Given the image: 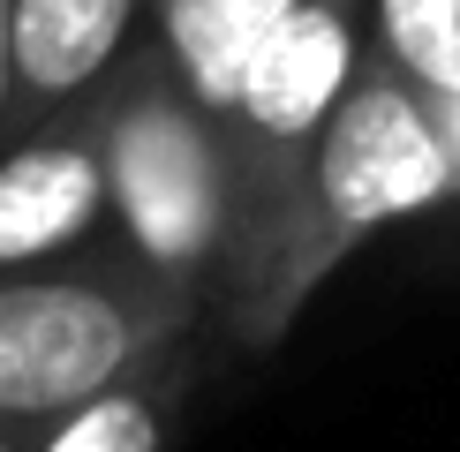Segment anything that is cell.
I'll use <instances>...</instances> for the list:
<instances>
[{
    "mask_svg": "<svg viewBox=\"0 0 460 452\" xmlns=\"http://www.w3.org/2000/svg\"><path fill=\"white\" fill-rule=\"evenodd\" d=\"M99 151L113 188V226L159 279L197 294L219 317L226 272H234V159H226L219 113L189 99V83L166 61L159 30L128 46L99 91Z\"/></svg>",
    "mask_w": 460,
    "mask_h": 452,
    "instance_id": "cell-3",
    "label": "cell"
},
{
    "mask_svg": "<svg viewBox=\"0 0 460 452\" xmlns=\"http://www.w3.org/2000/svg\"><path fill=\"white\" fill-rule=\"evenodd\" d=\"M121 241L99 151V99L15 121L0 143V279Z\"/></svg>",
    "mask_w": 460,
    "mask_h": 452,
    "instance_id": "cell-5",
    "label": "cell"
},
{
    "mask_svg": "<svg viewBox=\"0 0 460 452\" xmlns=\"http://www.w3.org/2000/svg\"><path fill=\"white\" fill-rule=\"evenodd\" d=\"M438 106V128H446V151H453V166H460V99H430Z\"/></svg>",
    "mask_w": 460,
    "mask_h": 452,
    "instance_id": "cell-11",
    "label": "cell"
},
{
    "mask_svg": "<svg viewBox=\"0 0 460 452\" xmlns=\"http://www.w3.org/2000/svg\"><path fill=\"white\" fill-rule=\"evenodd\" d=\"M15 128V0H0V143Z\"/></svg>",
    "mask_w": 460,
    "mask_h": 452,
    "instance_id": "cell-10",
    "label": "cell"
},
{
    "mask_svg": "<svg viewBox=\"0 0 460 452\" xmlns=\"http://www.w3.org/2000/svg\"><path fill=\"white\" fill-rule=\"evenodd\" d=\"M204 332L159 347L151 362H137L128 377H113L106 392H91L84 407L53 414L46 430L23 445V452H166L181 430V407L204 377V354H197Z\"/></svg>",
    "mask_w": 460,
    "mask_h": 452,
    "instance_id": "cell-7",
    "label": "cell"
},
{
    "mask_svg": "<svg viewBox=\"0 0 460 452\" xmlns=\"http://www.w3.org/2000/svg\"><path fill=\"white\" fill-rule=\"evenodd\" d=\"M287 8L295 0H151V30L189 83V99L204 113H226L264 38L287 23Z\"/></svg>",
    "mask_w": 460,
    "mask_h": 452,
    "instance_id": "cell-8",
    "label": "cell"
},
{
    "mask_svg": "<svg viewBox=\"0 0 460 452\" xmlns=\"http://www.w3.org/2000/svg\"><path fill=\"white\" fill-rule=\"evenodd\" d=\"M144 30L151 0H15V121L99 99Z\"/></svg>",
    "mask_w": 460,
    "mask_h": 452,
    "instance_id": "cell-6",
    "label": "cell"
},
{
    "mask_svg": "<svg viewBox=\"0 0 460 452\" xmlns=\"http://www.w3.org/2000/svg\"><path fill=\"white\" fill-rule=\"evenodd\" d=\"M362 53H370V0H295L287 23L264 38V53L249 61L234 106L219 113L226 159H234V212H242L234 272L257 256V241L272 234V219L287 212V196H295L324 121L348 99ZM234 272H226V287H234Z\"/></svg>",
    "mask_w": 460,
    "mask_h": 452,
    "instance_id": "cell-4",
    "label": "cell"
},
{
    "mask_svg": "<svg viewBox=\"0 0 460 452\" xmlns=\"http://www.w3.org/2000/svg\"><path fill=\"white\" fill-rule=\"evenodd\" d=\"M212 309L159 279L128 241L0 279V452H23L53 414L84 407L159 347L204 332Z\"/></svg>",
    "mask_w": 460,
    "mask_h": 452,
    "instance_id": "cell-2",
    "label": "cell"
},
{
    "mask_svg": "<svg viewBox=\"0 0 460 452\" xmlns=\"http://www.w3.org/2000/svg\"><path fill=\"white\" fill-rule=\"evenodd\" d=\"M446 196H460V166L446 151L438 106L385 53H362L348 99L324 121V136L310 151V166H302L287 212L272 219V234L257 241V256L226 287L219 325L242 347H272L302 317V301L324 287V272L362 234H377L393 219H415Z\"/></svg>",
    "mask_w": 460,
    "mask_h": 452,
    "instance_id": "cell-1",
    "label": "cell"
},
{
    "mask_svg": "<svg viewBox=\"0 0 460 452\" xmlns=\"http://www.w3.org/2000/svg\"><path fill=\"white\" fill-rule=\"evenodd\" d=\"M370 53L423 99H460V0H370Z\"/></svg>",
    "mask_w": 460,
    "mask_h": 452,
    "instance_id": "cell-9",
    "label": "cell"
}]
</instances>
